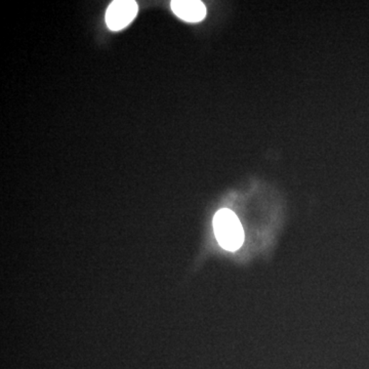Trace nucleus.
<instances>
[{
  "label": "nucleus",
  "instance_id": "obj_1",
  "mask_svg": "<svg viewBox=\"0 0 369 369\" xmlns=\"http://www.w3.org/2000/svg\"><path fill=\"white\" fill-rule=\"evenodd\" d=\"M212 224L217 240L226 251H237L244 244V227L232 210L219 209Z\"/></svg>",
  "mask_w": 369,
  "mask_h": 369
},
{
  "label": "nucleus",
  "instance_id": "obj_2",
  "mask_svg": "<svg viewBox=\"0 0 369 369\" xmlns=\"http://www.w3.org/2000/svg\"><path fill=\"white\" fill-rule=\"evenodd\" d=\"M139 6L134 0H115L106 11V23L113 31L125 29L137 17Z\"/></svg>",
  "mask_w": 369,
  "mask_h": 369
},
{
  "label": "nucleus",
  "instance_id": "obj_3",
  "mask_svg": "<svg viewBox=\"0 0 369 369\" xmlns=\"http://www.w3.org/2000/svg\"><path fill=\"white\" fill-rule=\"evenodd\" d=\"M170 6L175 15L186 22H200L207 16V8L199 0H174Z\"/></svg>",
  "mask_w": 369,
  "mask_h": 369
}]
</instances>
